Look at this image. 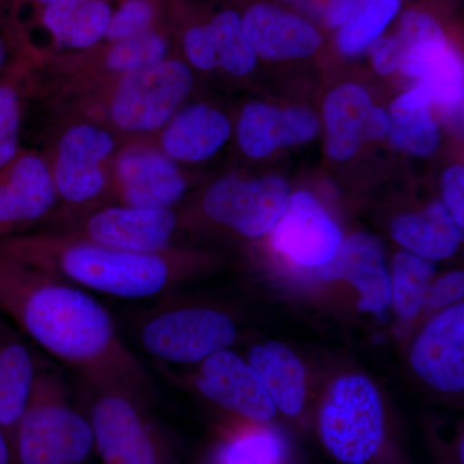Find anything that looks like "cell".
Instances as JSON below:
<instances>
[{
    "label": "cell",
    "instance_id": "1",
    "mask_svg": "<svg viewBox=\"0 0 464 464\" xmlns=\"http://www.w3.org/2000/svg\"><path fill=\"white\" fill-rule=\"evenodd\" d=\"M0 311L85 390L125 391L150 404L148 369L88 290L0 253Z\"/></svg>",
    "mask_w": 464,
    "mask_h": 464
},
{
    "label": "cell",
    "instance_id": "2",
    "mask_svg": "<svg viewBox=\"0 0 464 464\" xmlns=\"http://www.w3.org/2000/svg\"><path fill=\"white\" fill-rule=\"evenodd\" d=\"M0 253L20 259L88 292L123 299L158 297L182 273L172 249L132 252L100 246L66 232H25L0 241Z\"/></svg>",
    "mask_w": 464,
    "mask_h": 464
},
{
    "label": "cell",
    "instance_id": "3",
    "mask_svg": "<svg viewBox=\"0 0 464 464\" xmlns=\"http://www.w3.org/2000/svg\"><path fill=\"white\" fill-rule=\"evenodd\" d=\"M96 453L87 413L60 372L39 365L14 436V464H88Z\"/></svg>",
    "mask_w": 464,
    "mask_h": 464
},
{
    "label": "cell",
    "instance_id": "4",
    "mask_svg": "<svg viewBox=\"0 0 464 464\" xmlns=\"http://www.w3.org/2000/svg\"><path fill=\"white\" fill-rule=\"evenodd\" d=\"M324 448L341 464H372L386 447L387 424L377 389L364 375L332 384L319 414Z\"/></svg>",
    "mask_w": 464,
    "mask_h": 464
},
{
    "label": "cell",
    "instance_id": "5",
    "mask_svg": "<svg viewBox=\"0 0 464 464\" xmlns=\"http://www.w3.org/2000/svg\"><path fill=\"white\" fill-rule=\"evenodd\" d=\"M96 454L103 464H179L149 411L121 390H85Z\"/></svg>",
    "mask_w": 464,
    "mask_h": 464
},
{
    "label": "cell",
    "instance_id": "6",
    "mask_svg": "<svg viewBox=\"0 0 464 464\" xmlns=\"http://www.w3.org/2000/svg\"><path fill=\"white\" fill-rule=\"evenodd\" d=\"M136 333L148 355L170 364H200L237 337L235 320L208 306L155 308L140 317Z\"/></svg>",
    "mask_w": 464,
    "mask_h": 464
},
{
    "label": "cell",
    "instance_id": "7",
    "mask_svg": "<svg viewBox=\"0 0 464 464\" xmlns=\"http://www.w3.org/2000/svg\"><path fill=\"white\" fill-rule=\"evenodd\" d=\"M191 87L190 67L166 58L112 82L106 114L121 132H157L176 114Z\"/></svg>",
    "mask_w": 464,
    "mask_h": 464
},
{
    "label": "cell",
    "instance_id": "8",
    "mask_svg": "<svg viewBox=\"0 0 464 464\" xmlns=\"http://www.w3.org/2000/svg\"><path fill=\"white\" fill-rule=\"evenodd\" d=\"M115 154V137L100 125L83 121L61 134L51 169L63 216L72 221L96 209L111 185Z\"/></svg>",
    "mask_w": 464,
    "mask_h": 464
},
{
    "label": "cell",
    "instance_id": "9",
    "mask_svg": "<svg viewBox=\"0 0 464 464\" xmlns=\"http://www.w3.org/2000/svg\"><path fill=\"white\" fill-rule=\"evenodd\" d=\"M289 197L288 183L279 177L230 176L208 188L201 208L210 221L246 237H261L282 218Z\"/></svg>",
    "mask_w": 464,
    "mask_h": 464
},
{
    "label": "cell",
    "instance_id": "10",
    "mask_svg": "<svg viewBox=\"0 0 464 464\" xmlns=\"http://www.w3.org/2000/svg\"><path fill=\"white\" fill-rule=\"evenodd\" d=\"M177 226L179 219L173 209L119 204L91 210L57 231L111 248L157 253L172 249Z\"/></svg>",
    "mask_w": 464,
    "mask_h": 464
},
{
    "label": "cell",
    "instance_id": "11",
    "mask_svg": "<svg viewBox=\"0 0 464 464\" xmlns=\"http://www.w3.org/2000/svg\"><path fill=\"white\" fill-rule=\"evenodd\" d=\"M111 185L123 206L158 209H172L186 191L176 161L148 143H132L116 151Z\"/></svg>",
    "mask_w": 464,
    "mask_h": 464
},
{
    "label": "cell",
    "instance_id": "12",
    "mask_svg": "<svg viewBox=\"0 0 464 464\" xmlns=\"http://www.w3.org/2000/svg\"><path fill=\"white\" fill-rule=\"evenodd\" d=\"M57 200L47 160L18 152L0 170V241L25 234L30 226L53 212Z\"/></svg>",
    "mask_w": 464,
    "mask_h": 464
},
{
    "label": "cell",
    "instance_id": "13",
    "mask_svg": "<svg viewBox=\"0 0 464 464\" xmlns=\"http://www.w3.org/2000/svg\"><path fill=\"white\" fill-rule=\"evenodd\" d=\"M194 386L210 402L253 423H267L276 415L257 372L230 350L200 362Z\"/></svg>",
    "mask_w": 464,
    "mask_h": 464
},
{
    "label": "cell",
    "instance_id": "14",
    "mask_svg": "<svg viewBox=\"0 0 464 464\" xmlns=\"http://www.w3.org/2000/svg\"><path fill=\"white\" fill-rule=\"evenodd\" d=\"M273 230L274 248L308 268L329 264L343 246L338 225L306 191L290 195L285 212Z\"/></svg>",
    "mask_w": 464,
    "mask_h": 464
},
{
    "label": "cell",
    "instance_id": "15",
    "mask_svg": "<svg viewBox=\"0 0 464 464\" xmlns=\"http://www.w3.org/2000/svg\"><path fill=\"white\" fill-rule=\"evenodd\" d=\"M415 373L441 392L464 389V306L440 313L415 341L411 355Z\"/></svg>",
    "mask_w": 464,
    "mask_h": 464
},
{
    "label": "cell",
    "instance_id": "16",
    "mask_svg": "<svg viewBox=\"0 0 464 464\" xmlns=\"http://www.w3.org/2000/svg\"><path fill=\"white\" fill-rule=\"evenodd\" d=\"M326 150L335 160H347L365 142L389 133V114L377 108L360 85L346 83L333 90L324 102Z\"/></svg>",
    "mask_w": 464,
    "mask_h": 464
},
{
    "label": "cell",
    "instance_id": "17",
    "mask_svg": "<svg viewBox=\"0 0 464 464\" xmlns=\"http://www.w3.org/2000/svg\"><path fill=\"white\" fill-rule=\"evenodd\" d=\"M326 274L342 276L359 290L357 307L364 313L383 315L392 304L391 275L380 239L368 232H357L342 246L337 257L316 267Z\"/></svg>",
    "mask_w": 464,
    "mask_h": 464
},
{
    "label": "cell",
    "instance_id": "18",
    "mask_svg": "<svg viewBox=\"0 0 464 464\" xmlns=\"http://www.w3.org/2000/svg\"><path fill=\"white\" fill-rule=\"evenodd\" d=\"M244 32L257 56L271 61L298 60L319 50L323 38L307 20L276 7L252 5L241 18Z\"/></svg>",
    "mask_w": 464,
    "mask_h": 464
},
{
    "label": "cell",
    "instance_id": "19",
    "mask_svg": "<svg viewBox=\"0 0 464 464\" xmlns=\"http://www.w3.org/2000/svg\"><path fill=\"white\" fill-rule=\"evenodd\" d=\"M186 57L201 72L222 67L228 74L244 76L255 69L257 54L244 32L237 12L225 11L206 25L191 27L183 38Z\"/></svg>",
    "mask_w": 464,
    "mask_h": 464
},
{
    "label": "cell",
    "instance_id": "20",
    "mask_svg": "<svg viewBox=\"0 0 464 464\" xmlns=\"http://www.w3.org/2000/svg\"><path fill=\"white\" fill-rule=\"evenodd\" d=\"M319 130L315 112L304 108L277 109L250 103L241 111L237 141L250 158L268 157L275 150L310 141Z\"/></svg>",
    "mask_w": 464,
    "mask_h": 464
},
{
    "label": "cell",
    "instance_id": "21",
    "mask_svg": "<svg viewBox=\"0 0 464 464\" xmlns=\"http://www.w3.org/2000/svg\"><path fill=\"white\" fill-rule=\"evenodd\" d=\"M230 136L227 116L212 106L199 103L176 112L164 125L161 151L174 161L198 163L217 154Z\"/></svg>",
    "mask_w": 464,
    "mask_h": 464
},
{
    "label": "cell",
    "instance_id": "22",
    "mask_svg": "<svg viewBox=\"0 0 464 464\" xmlns=\"http://www.w3.org/2000/svg\"><path fill=\"white\" fill-rule=\"evenodd\" d=\"M38 371L39 364L25 342L0 317V429L12 454L18 422L32 395Z\"/></svg>",
    "mask_w": 464,
    "mask_h": 464
},
{
    "label": "cell",
    "instance_id": "23",
    "mask_svg": "<svg viewBox=\"0 0 464 464\" xmlns=\"http://www.w3.org/2000/svg\"><path fill=\"white\" fill-rule=\"evenodd\" d=\"M391 234L411 255L441 261L457 252L463 227L441 201L420 213L400 216L391 225Z\"/></svg>",
    "mask_w": 464,
    "mask_h": 464
},
{
    "label": "cell",
    "instance_id": "24",
    "mask_svg": "<svg viewBox=\"0 0 464 464\" xmlns=\"http://www.w3.org/2000/svg\"><path fill=\"white\" fill-rule=\"evenodd\" d=\"M249 364L257 372L276 411L298 417L306 400V378L298 357L279 342H268L250 350Z\"/></svg>",
    "mask_w": 464,
    "mask_h": 464
},
{
    "label": "cell",
    "instance_id": "25",
    "mask_svg": "<svg viewBox=\"0 0 464 464\" xmlns=\"http://www.w3.org/2000/svg\"><path fill=\"white\" fill-rule=\"evenodd\" d=\"M167 53V39L150 30L132 38L108 43L100 53L78 61V69H65V72L82 83L88 78H100L111 84L121 76L166 60Z\"/></svg>",
    "mask_w": 464,
    "mask_h": 464
},
{
    "label": "cell",
    "instance_id": "26",
    "mask_svg": "<svg viewBox=\"0 0 464 464\" xmlns=\"http://www.w3.org/2000/svg\"><path fill=\"white\" fill-rule=\"evenodd\" d=\"M431 102L420 85L400 96L391 106L389 132L393 143L408 154L429 157L440 142Z\"/></svg>",
    "mask_w": 464,
    "mask_h": 464
},
{
    "label": "cell",
    "instance_id": "27",
    "mask_svg": "<svg viewBox=\"0 0 464 464\" xmlns=\"http://www.w3.org/2000/svg\"><path fill=\"white\" fill-rule=\"evenodd\" d=\"M289 444L283 433L270 427H250L222 435L206 464H289Z\"/></svg>",
    "mask_w": 464,
    "mask_h": 464
},
{
    "label": "cell",
    "instance_id": "28",
    "mask_svg": "<svg viewBox=\"0 0 464 464\" xmlns=\"http://www.w3.org/2000/svg\"><path fill=\"white\" fill-rule=\"evenodd\" d=\"M395 38L400 52L399 69L411 78H420L424 67L450 45L438 21L422 12L405 14Z\"/></svg>",
    "mask_w": 464,
    "mask_h": 464
},
{
    "label": "cell",
    "instance_id": "29",
    "mask_svg": "<svg viewBox=\"0 0 464 464\" xmlns=\"http://www.w3.org/2000/svg\"><path fill=\"white\" fill-rule=\"evenodd\" d=\"M420 87L429 97L431 108L449 123H459L463 115V61L451 45L423 70Z\"/></svg>",
    "mask_w": 464,
    "mask_h": 464
},
{
    "label": "cell",
    "instance_id": "30",
    "mask_svg": "<svg viewBox=\"0 0 464 464\" xmlns=\"http://www.w3.org/2000/svg\"><path fill=\"white\" fill-rule=\"evenodd\" d=\"M400 9V0H355L340 26L337 43L347 56H355L373 44Z\"/></svg>",
    "mask_w": 464,
    "mask_h": 464
},
{
    "label": "cell",
    "instance_id": "31",
    "mask_svg": "<svg viewBox=\"0 0 464 464\" xmlns=\"http://www.w3.org/2000/svg\"><path fill=\"white\" fill-rule=\"evenodd\" d=\"M436 273L435 262L429 261L401 252L393 259L392 276V304L396 313L402 319H413L429 297L433 275Z\"/></svg>",
    "mask_w": 464,
    "mask_h": 464
},
{
    "label": "cell",
    "instance_id": "32",
    "mask_svg": "<svg viewBox=\"0 0 464 464\" xmlns=\"http://www.w3.org/2000/svg\"><path fill=\"white\" fill-rule=\"evenodd\" d=\"M27 65L25 57L16 60L0 75V170L17 157L23 125V84Z\"/></svg>",
    "mask_w": 464,
    "mask_h": 464
},
{
    "label": "cell",
    "instance_id": "33",
    "mask_svg": "<svg viewBox=\"0 0 464 464\" xmlns=\"http://www.w3.org/2000/svg\"><path fill=\"white\" fill-rule=\"evenodd\" d=\"M111 7L106 0H90L69 27L60 48L87 51L102 41L111 18Z\"/></svg>",
    "mask_w": 464,
    "mask_h": 464
},
{
    "label": "cell",
    "instance_id": "34",
    "mask_svg": "<svg viewBox=\"0 0 464 464\" xmlns=\"http://www.w3.org/2000/svg\"><path fill=\"white\" fill-rule=\"evenodd\" d=\"M154 18L155 8L149 0H125L112 12L103 39L114 43L150 32Z\"/></svg>",
    "mask_w": 464,
    "mask_h": 464
},
{
    "label": "cell",
    "instance_id": "35",
    "mask_svg": "<svg viewBox=\"0 0 464 464\" xmlns=\"http://www.w3.org/2000/svg\"><path fill=\"white\" fill-rule=\"evenodd\" d=\"M314 20L329 27H340L350 14L355 0H283Z\"/></svg>",
    "mask_w": 464,
    "mask_h": 464
},
{
    "label": "cell",
    "instance_id": "36",
    "mask_svg": "<svg viewBox=\"0 0 464 464\" xmlns=\"http://www.w3.org/2000/svg\"><path fill=\"white\" fill-rule=\"evenodd\" d=\"M87 2L88 0H53L45 5L42 16L43 24L52 34L57 45L63 41L76 14Z\"/></svg>",
    "mask_w": 464,
    "mask_h": 464
},
{
    "label": "cell",
    "instance_id": "37",
    "mask_svg": "<svg viewBox=\"0 0 464 464\" xmlns=\"http://www.w3.org/2000/svg\"><path fill=\"white\" fill-rule=\"evenodd\" d=\"M442 192L444 204L449 212L457 219L458 224L464 225V168L454 166L449 168L442 177Z\"/></svg>",
    "mask_w": 464,
    "mask_h": 464
},
{
    "label": "cell",
    "instance_id": "38",
    "mask_svg": "<svg viewBox=\"0 0 464 464\" xmlns=\"http://www.w3.org/2000/svg\"><path fill=\"white\" fill-rule=\"evenodd\" d=\"M464 295V275L462 271H456L442 276L439 282L431 285L429 292V302L431 307L453 306Z\"/></svg>",
    "mask_w": 464,
    "mask_h": 464
},
{
    "label": "cell",
    "instance_id": "39",
    "mask_svg": "<svg viewBox=\"0 0 464 464\" xmlns=\"http://www.w3.org/2000/svg\"><path fill=\"white\" fill-rule=\"evenodd\" d=\"M374 69L382 75H390L399 69L400 52L395 36L378 38L371 45Z\"/></svg>",
    "mask_w": 464,
    "mask_h": 464
},
{
    "label": "cell",
    "instance_id": "40",
    "mask_svg": "<svg viewBox=\"0 0 464 464\" xmlns=\"http://www.w3.org/2000/svg\"><path fill=\"white\" fill-rule=\"evenodd\" d=\"M14 50H16L14 34L0 21V75L16 60L18 54L14 53Z\"/></svg>",
    "mask_w": 464,
    "mask_h": 464
},
{
    "label": "cell",
    "instance_id": "41",
    "mask_svg": "<svg viewBox=\"0 0 464 464\" xmlns=\"http://www.w3.org/2000/svg\"><path fill=\"white\" fill-rule=\"evenodd\" d=\"M0 464H14V454L2 429H0Z\"/></svg>",
    "mask_w": 464,
    "mask_h": 464
},
{
    "label": "cell",
    "instance_id": "42",
    "mask_svg": "<svg viewBox=\"0 0 464 464\" xmlns=\"http://www.w3.org/2000/svg\"><path fill=\"white\" fill-rule=\"evenodd\" d=\"M38 5H43V7H45V5H50L51 2H53V0H35Z\"/></svg>",
    "mask_w": 464,
    "mask_h": 464
}]
</instances>
